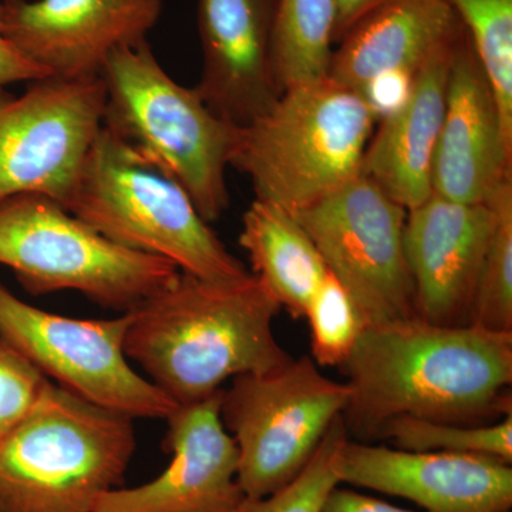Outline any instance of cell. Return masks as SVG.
<instances>
[{
  "label": "cell",
  "instance_id": "obj_19",
  "mask_svg": "<svg viewBox=\"0 0 512 512\" xmlns=\"http://www.w3.org/2000/svg\"><path fill=\"white\" fill-rule=\"evenodd\" d=\"M463 28L443 0H384L339 40L328 79L359 93L380 74L417 73Z\"/></svg>",
  "mask_w": 512,
  "mask_h": 512
},
{
  "label": "cell",
  "instance_id": "obj_17",
  "mask_svg": "<svg viewBox=\"0 0 512 512\" xmlns=\"http://www.w3.org/2000/svg\"><path fill=\"white\" fill-rule=\"evenodd\" d=\"M276 0H197L202 73L195 87L215 114L237 127L281 96L274 72Z\"/></svg>",
  "mask_w": 512,
  "mask_h": 512
},
{
  "label": "cell",
  "instance_id": "obj_12",
  "mask_svg": "<svg viewBox=\"0 0 512 512\" xmlns=\"http://www.w3.org/2000/svg\"><path fill=\"white\" fill-rule=\"evenodd\" d=\"M161 0H2L0 28L50 77L96 80L111 53L146 42Z\"/></svg>",
  "mask_w": 512,
  "mask_h": 512
},
{
  "label": "cell",
  "instance_id": "obj_6",
  "mask_svg": "<svg viewBox=\"0 0 512 512\" xmlns=\"http://www.w3.org/2000/svg\"><path fill=\"white\" fill-rule=\"evenodd\" d=\"M66 210L121 247L158 256L205 281L251 275L177 181L103 126Z\"/></svg>",
  "mask_w": 512,
  "mask_h": 512
},
{
  "label": "cell",
  "instance_id": "obj_3",
  "mask_svg": "<svg viewBox=\"0 0 512 512\" xmlns=\"http://www.w3.org/2000/svg\"><path fill=\"white\" fill-rule=\"evenodd\" d=\"M134 450L133 419L49 380L0 443V512H93Z\"/></svg>",
  "mask_w": 512,
  "mask_h": 512
},
{
  "label": "cell",
  "instance_id": "obj_21",
  "mask_svg": "<svg viewBox=\"0 0 512 512\" xmlns=\"http://www.w3.org/2000/svg\"><path fill=\"white\" fill-rule=\"evenodd\" d=\"M336 26V0H276L272 57L281 94L328 77Z\"/></svg>",
  "mask_w": 512,
  "mask_h": 512
},
{
  "label": "cell",
  "instance_id": "obj_20",
  "mask_svg": "<svg viewBox=\"0 0 512 512\" xmlns=\"http://www.w3.org/2000/svg\"><path fill=\"white\" fill-rule=\"evenodd\" d=\"M239 245L254 274L293 318H305L328 275L325 261L293 212L255 200L242 217Z\"/></svg>",
  "mask_w": 512,
  "mask_h": 512
},
{
  "label": "cell",
  "instance_id": "obj_29",
  "mask_svg": "<svg viewBox=\"0 0 512 512\" xmlns=\"http://www.w3.org/2000/svg\"><path fill=\"white\" fill-rule=\"evenodd\" d=\"M50 77L3 35L0 28V87L19 82H37Z\"/></svg>",
  "mask_w": 512,
  "mask_h": 512
},
{
  "label": "cell",
  "instance_id": "obj_23",
  "mask_svg": "<svg viewBox=\"0 0 512 512\" xmlns=\"http://www.w3.org/2000/svg\"><path fill=\"white\" fill-rule=\"evenodd\" d=\"M379 439L410 451L474 454L512 463V413L487 424H458L400 417L387 423Z\"/></svg>",
  "mask_w": 512,
  "mask_h": 512
},
{
  "label": "cell",
  "instance_id": "obj_18",
  "mask_svg": "<svg viewBox=\"0 0 512 512\" xmlns=\"http://www.w3.org/2000/svg\"><path fill=\"white\" fill-rule=\"evenodd\" d=\"M457 36L420 67L409 97L400 109L379 120L363 157L362 174L407 211L433 194L434 156Z\"/></svg>",
  "mask_w": 512,
  "mask_h": 512
},
{
  "label": "cell",
  "instance_id": "obj_13",
  "mask_svg": "<svg viewBox=\"0 0 512 512\" xmlns=\"http://www.w3.org/2000/svg\"><path fill=\"white\" fill-rule=\"evenodd\" d=\"M222 390L165 419L171 463L163 474L101 495L93 512H239L247 498L238 484V447L222 423Z\"/></svg>",
  "mask_w": 512,
  "mask_h": 512
},
{
  "label": "cell",
  "instance_id": "obj_26",
  "mask_svg": "<svg viewBox=\"0 0 512 512\" xmlns=\"http://www.w3.org/2000/svg\"><path fill=\"white\" fill-rule=\"evenodd\" d=\"M342 417L333 423L309 463L291 483L268 497L245 500L239 512H320L329 494L339 487L335 458L348 439Z\"/></svg>",
  "mask_w": 512,
  "mask_h": 512
},
{
  "label": "cell",
  "instance_id": "obj_30",
  "mask_svg": "<svg viewBox=\"0 0 512 512\" xmlns=\"http://www.w3.org/2000/svg\"><path fill=\"white\" fill-rule=\"evenodd\" d=\"M320 512H413L386 503L379 498L336 487Z\"/></svg>",
  "mask_w": 512,
  "mask_h": 512
},
{
  "label": "cell",
  "instance_id": "obj_10",
  "mask_svg": "<svg viewBox=\"0 0 512 512\" xmlns=\"http://www.w3.org/2000/svg\"><path fill=\"white\" fill-rule=\"evenodd\" d=\"M367 325L416 316L406 251L407 210L360 174L325 200L293 212Z\"/></svg>",
  "mask_w": 512,
  "mask_h": 512
},
{
  "label": "cell",
  "instance_id": "obj_1",
  "mask_svg": "<svg viewBox=\"0 0 512 512\" xmlns=\"http://www.w3.org/2000/svg\"><path fill=\"white\" fill-rule=\"evenodd\" d=\"M340 369L352 390L343 423L362 439L400 417L487 424L512 413V332L419 316L367 325Z\"/></svg>",
  "mask_w": 512,
  "mask_h": 512
},
{
  "label": "cell",
  "instance_id": "obj_2",
  "mask_svg": "<svg viewBox=\"0 0 512 512\" xmlns=\"http://www.w3.org/2000/svg\"><path fill=\"white\" fill-rule=\"evenodd\" d=\"M279 312L255 275L215 282L178 272L127 312L124 352L177 406L201 402L227 380L291 362L274 333Z\"/></svg>",
  "mask_w": 512,
  "mask_h": 512
},
{
  "label": "cell",
  "instance_id": "obj_14",
  "mask_svg": "<svg viewBox=\"0 0 512 512\" xmlns=\"http://www.w3.org/2000/svg\"><path fill=\"white\" fill-rule=\"evenodd\" d=\"M340 484L404 498L427 512H507L512 467L497 458L410 451L346 439L335 458Z\"/></svg>",
  "mask_w": 512,
  "mask_h": 512
},
{
  "label": "cell",
  "instance_id": "obj_15",
  "mask_svg": "<svg viewBox=\"0 0 512 512\" xmlns=\"http://www.w3.org/2000/svg\"><path fill=\"white\" fill-rule=\"evenodd\" d=\"M511 180L512 138L505 133L493 87L463 28L451 53L433 192L451 201L483 204Z\"/></svg>",
  "mask_w": 512,
  "mask_h": 512
},
{
  "label": "cell",
  "instance_id": "obj_4",
  "mask_svg": "<svg viewBox=\"0 0 512 512\" xmlns=\"http://www.w3.org/2000/svg\"><path fill=\"white\" fill-rule=\"evenodd\" d=\"M106 92L104 127L147 163L177 181L207 222L229 207L227 168L241 127L181 86L146 42L111 53L100 76Z\"/></svg>",
  "mask_w": 512,
  "mask_h": 512
},
{
  "label": "cell",
  "instance_id": "obj_5",
  "mask_svg": "<svg viewBox=\"0 0 512 512\" xmlns=\"http://www.w3.org/2000/svg\"><path fill=\"white\" fill-rule=\"evenodd\" d=\"M376 126L359 93L326 77L285 90L242 127L231 165L247 175L255 200L302 211L362 174Z\"/></svg>",
  "mask_w": 512,
  "mask_h": 512
},
{
  "label": "cell",
  "instance_id": "obj_22",
  "mask_svg": "<svg viewBox=\"0 0 512 512\" xmlns=\"http://www.w3.org/2000/svg\"><path fill=\"white\" fill-rule=\"evenodd\" d=\"M471 37L512 138V0H443Z\"/></svg>",
  "mask_w": 512,
  "mask_h": 512
},
{
  "label": "cell",
  "instance_id": "obj_9",
  "mask_svg": "<svg viewBox=\"0 0 512 512\" xmlns=\"http://www.w3.org/2000/svg\"><path fill=\"white\" fill-rule=\"evenodd\" d=\"M128 313L74 319L20 301L0 282V336L63 389L130 419H167L177 404L131 367Z\"/></svg>",
  "mask_w": 512,
  "mask_h": 512
},
{
  "label": "cell",
  "instance_id": "obj_25",
  "mask_svg": "<svg viewBox=\"0 0 512 512\" xmlns=\"http://www.w3.org/2000/svg\"><path fill=\"white\" fill-rule=\"evenodd\" d=\"M312 360L319 367H342L367 326L349 292L328 271L306 309Z\"/></svg>",
  "mask_w": 512,
  "mask_h": 512
},
{
  "label": "cell",
  "instance_id": "obj_32",
  "mask_svg": "<svg viewBox=\"0 0 512 512\" xmlns=\"http://www.w3.org/2000/svg\"><path fill=\"white\" fill-rule=\"evenodd\" d=\"M507 512H511V511H507Z\"/></svg>",
  "mask_w": 512,
  "mask_h": 512
},
{
  "label": "cell",
  "instance_id": "obj_27",
  "mask_svg": "<svg viewBox=\"0 0 512 512\" xmlns=\"http://www.w3.org/2000/svg\"><path fill=\"white\" fill-rule=\"evenodd\" d=\"M49 379L0 336V443L39 399Z\"/></svg>",
  "mask_w": 512,
  "mask_h": 512
},
{
  "label": "cell",
  "instance_id": "obj_28",
  "mask_svg": "<svg viewBox=\"0 0 512 512\" xmlns=\"http://www.w3.org/2000/svg\"><path fill=\"white\" fill-rule=\"evenodd\" d=\"M414 77L416 73H384L360 90V96L375 113L377 123L403 106L412 92Z\"/></svg>",
  "mask_w": 512,
  "mask_h": 512
},
{
  "label": "cell",
  "instance_id": "obj_7",
  "mask_svg": "<svg viewBox=\"0 0 512 512\" xmlns=\"http://www.w3.org/2000/svg\"><path fill=\"white\" fill-rule=\"evenodd\" d=\"M0 264L12 269L33 295L76 291L123 313L180 272L165 259L110 241L39 194L0 202Z\"/></svg>",
  "mask_w": 512,
  "mask_h": 512
},
{
  "label": "cell",
  "instance_id": "obj_24",
  "mask_svg": "<svg viewBox=\"0 0 512 512\" xmlns=\"http://www.w3.org/2000/svg\"><path fill=\"white\" fill-rule=\"evenodd\" d=\"M490 201L495 225L478 278L470 325L512 332V180Z\"/></svg>",
  "mask_w": 512,
  "mask_h": 512
},
{
  "label": "cell",
  "instance_id": "obj_8",
  "mask_svg": "<svg viewBox=\"0 0 512 512\" xmlns=\"http://www.w3.org/2000/svg\"><path fill=\"white\" fill-rule=\"evenodd\" d=\"M348 383L323 375L311 356L232 379L221 417L238 447V484L247 500L281 490L309 463L350 400Z\"/></svg>",
  "mask_w": 512,
  "mask_h": 512
},
{
  "label": "cell",
  "instance_id": "obj_11",
  "mask_svg": "<svg viewBox=\"0 0 512 512\" xmlns=\"http://www.w3.org/2000/svg\"><path fill=\"white\" fill-rule=\"evenodd\" d=\"M101 79L37 80L22 96L0 87V202L22 194L66 208L104 126Z\"/></svg>",
  "mask_w": 512,
  "mask_h": 512
},
{
  "label": "cell",
  "instance_id": "obj_16",
  "mask_svg": "<svg viewBox=\"0 0 512 512\" xmlns=\"http://www.w3.org/2000/svg\"><path fill=\"white\" fill-rule=\"evenodd\" d=\"M494 225L491 201L464 204L433 192L407 211L404 251L413 279L416 316L436 325H470Z\"/></svg>",
  "mask_w": 512,
  "mask_h": 512
},
{
  "label": "cell",
  "instance_id": "obj_31",
  "mask_svg": "<svg viewBox=\"0 0 512 512\" xmlns=\"http://www.w3.org/2000/svg\"><path fill=\"white\" fill-rule=\"evenodd\" d=\"M384 0H336L338 6V26H336V42L366 13L375 9Z\"/></svg>",
  "mask_w": 512,
  "mask_h": 512
}]
</instances>
